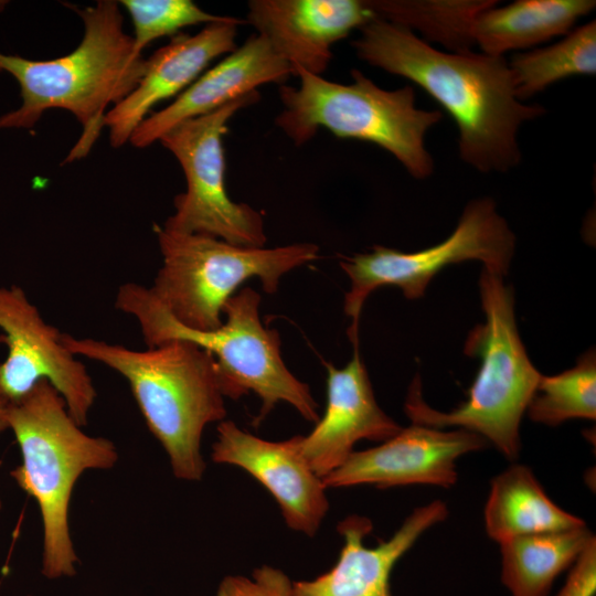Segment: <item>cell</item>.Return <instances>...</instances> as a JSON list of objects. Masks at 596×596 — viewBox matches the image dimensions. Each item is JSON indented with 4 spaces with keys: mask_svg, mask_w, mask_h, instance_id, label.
I'll return each mask as SVG.
<instances>
[{
    "mask_svg": "<svg viewBox=\"0 0 596 596\" xmlns=\"http://www.w3.org/2000/svg\"><path fill=\"white\" fill-rule=\"evenodd\" d=\"M119 3L130 14L134 47L140 54L155 40L177 35L183 28L238 19L209 13L191 0H123Z\"/></svg>",
    "mask_w": 596,
    "mask_h": 596,
    "instance_id": "25",
    "label": "cell"
},
{
    "mask_svg": "<svg viewBox=\"0 0 596 596\" xmlns=\"http://www.w3.org/2000/svg\"><path fill=\"white\" fill-rule=\"evenodd\" d=\"M8 429L7 403L0 400V435Z\"/></svg>",
    "mask_w": 596,
    "mask_h": 596,
    "instance_id": "28",
    "label": "cell"
},
{
    "mask_svg": "<svg viewBox=\"0 0 596 596\" xmlns=\"http://www.w3.org/2000/svg\"><path fill=\"white\" fill-rule=\"evenodd\" d=\"M327 406L298 447L310 469L323 478L339 468L362 440L385 441L402 428L377 404L359 347L342 369L326 363Z\"/></svg>",
    "mask_w": 596,
    "mask_h": 596,
    "instance_id": "16",
    "label": "cell"
},
{
    "mask_svg": "<svg viewBox=\"0 0 596 596\" xmlns=\"http://www.w3.org/2000/svg\"><path fill=\"white\" fill-rule=\"evenodd\" d=\"M515 96L523 102L572 76L596 74L595 20L573 29L556 43L513 55L508 61Z\"/></svg>",
    "mask_w": 596,
    "mask_h": 596,
    "instance_id": "22",
    "label": "cell"
},
{
    "mask_svg": "<svg viewBox=\"0 0 596 596\" xmlns=\"http://www.w3.org/2000/svg\"><path fill=\"white\" fill-rule=\"evenodd\" d=\"M447 517L444 501L421 505L389 540L373 547L364 544L372 521L358 514L347 517L337 526L343 538L337 563L313 579L292 582L291 596H393L391 575L396 563L427 530Z\"/></svg>",
    "mask_w": 596,
    "mask_h": 596,
    "instance_id": "14",
    "label": "cell"
},
{
    "mask_svg": "<svg viewBox=\"0 0 596 596\" xmlns=\"http://www.w3.org/2000/svg\"><path fill=\"white\" fill-rule=\"evenodd\" d=\"M258 92L235 99L206 115L185 120L159 141L179 161L187 190L174 198V213L163 228L201 234L245 247H265L262 213L228 196L225 187L223 136L241 109L258 102Z\"/></svg>",
    "mask_w": 596,
    "mask_h": 596,
    "instance_id": "10",
    "label": "cell"
},
{
    "mask_svg": "<svg viewBox=\"0 0 596 596\" xmlns=\"http://www.w3.org/2000/svg\"><path fill=\"white\" fill-rule=\"evenodd\" d=\"M1 508H2V501H1V498H0V510H1Z\"/></svg>",
    "mask_w": 596,
    "mask_h": 596,
    "instance_id": "29",
    "label": "cell"
},
{
    "mask_svg": "<svg viewBox=\"0 0 596 596\" xmlns=\"http://www.w3.org/2000/svg\"><path fill=\"white\" fill-rule=\"evenodd\" d=\"M487 446L488 441L472 432L412 423L376 447L353 451L339 468L323 477L322 482L326 488L360 485L450 488L458 479L457 459Z\"/></svg>",
    "mask_w": 596,
    "mask_h": 596,
    "instance_id": "12",
    "label": "cell"
},
{
    "mask_svg": "<svg viewBox=\"0 0 596 596\" xmlns=\"http://www.w3.org/2000/svg\"><path fill=\"white\" fill-rule=\"evenodd\" d=\"M216 429L212 460L247 471L275 498L291 530L313 536L328 512L329 502L322 479L299 451L298 435L270 441L225 419Z\"/></svg>",
    "mask_w": 596,
    "mask_h": 596,
    "instance_id": "13",
    "label": "cell"
},
{
    "mask_svg": "<svg viewBox=\"0 0 596 596\" xmlns=\"http://www.w3.org/2000/svg\"><path fill=\"white\" fill-rule=\"evenodd\" d=\"M244 23L245 20L237 19L206 24L193 35L177 34L146 58L137 86L105 116L111 146H124L157 104L178 97L213 60L233 52L237 47V26Z\"/></svg>",
    "mask_w": 596,
    "mask_h": 596,
    "instance_id": "17",
    "label": "cell"
},
{
    "mask_svg": "<svg viewBox=\"0 0 596 596\" xmlns=\"http://www.w3.org/2000/svg\"><path fill=\"white\" fill-rule=\"evenodd\" d=\"M0 341L8 355L0 363V400L7 404L25 396L46 380L63 397L81 427L88 421L97 392L84 363L62 342V333L47 323L18 286L0 287Z\"/></svg>",
    "mask_w": 596,
    "mask_h": 596,
    "instance_id": "11",
    "label": "cell"
},
{
    "mask_svg": "<svg viewBox=\"0 0 596 596\" xmlns=\"http://www.w3.org/2000/svg\"><path fill=\"white\" fill-rule=\"evenodd\" d=\"M479 291L485 322L469 331L464 352L480 358L481 365L467 401L450 412L432 408L423 398L421 379L415 376L404 411L414 424L472 432L507 459L515 460L521 451V419L542 374L519 336L512 287L504 284L502 275L483 268Z\"/></svg>",
    "mask_w": 596,
    "mask_h": 596,
    "instance_id": "5",
    "label": "cell"
},
{
    "mask_svg": "<svg viewBox=\"0 0 596 596\" xmlns=\"http://www.w3.org/2000/svg\"><path fill=\"white\" fill-rule=\"evenodd\" d=\"M376 18L419 31L454 53L470 52V26L476 14L493 0H371Z\"/></svg>",
    "mask_w": 596,
    "mask_h": 596,
    "instance_id": "23",
    "label": "cell"
},
{
    "mask_svg": "<svg viewBox=\"0 0 596 596\" xmlns=\"http://www.w3.org/2000/svg\"><path fill=\"white\" fill-rule=\"evenodd\" d=\"M292 75L299 78V86L280 85L283 110L275 123L296 146L306 143L324 128L338 138L381 147L415 179L432 175L434 160L426 149L425 137L443 114L416 107L412 86L384 89L355 68L351 70L349 84L329 81L300 67Z\"/></svg>",
    "mask_w": 596,
    "mask_h": 596,
    "instance_id": "7",
    "label": "cell"
},
{
    "mask_svg": "<svg viewBox=\"0 0 596 596\" xmlns=\"http://www.w3.org/2000/svg\"><path fill=\"white\" fill-rule=\"evenodd\" d=\"M483 514L488 536L499 544L515 536L586 525L546 494L531 468L519 464L492 479Z\"/></svg>",
    "mask_w": 596,
    "mask_h": 596,
    "instance_id": "20",
    "label": "cell"
},
{
    "mask_svg": "<svg viewBox=\"0 0 596 596\" xmlns=\"http://www.w3.org/2000/svg\"><path fill=\"white\" fill-rule=\"evenodd\" d=\"M292 582L280 568L262 565L251 576L227 575L215 596H291Z\"/></svg>",
    "mask_w": 596,
    "mask_h": 596,
    "instance_id": "26",
    "label": "cell"
},
{
    "mask_svg": "<svg viewBox=\"0 0 596 596\" xmlns=\"http://www.w3.org/2000/svg\"><path fill=\"white\" fill-rule=\"evenodd\" d=\"M119 2L97 1L73 8L84 23V36L70 54L52 60H29L0 52V72L20 86L22 104L0 117V129L32 128L45 110L72 113L83 134L67 161L86 156L105 126L106 109L129 95L140 81L146 58L136 52L124 31Z\"/></svg>",
    "mask_w": 596,
    "mask_h": 596,
    "instance_id": "2",
    "label": "cell"
},
{
    "mask_svg": "<svg viewBox=\"0 0 596 596\" xmlns=\"http://www.w3.org/2000/svg\"><path fill=\"white\" fill-rule=\"evenodd\" d=\"M596 593V538L585 547L571 567L565 584L556 596H595Z\"/></svg>",
    "mask_w": 596,
    "mask_h": 596,
    "instance_id": "27",
    "label": "cell"
},
{
    "mask_svg": "<svg viewBox=\"0 0 596 596\" xmlns=\"http://www.w3.org/2000/svg\"><path fill=\"white\" fill-rule=\"evenodd\" d=\"M155 231L162 266L149 289L177 322L198 331L222 326L225 302L246 280L256 277L274 294L285 274L319 257L313 243L245 247L162 226Z\"/></svg>",
    "mask_w": 596,
    "mask_h": 596,
    "instance_id": "8",
    "label": "cell"
},
{
    "mask_svg": "<svg viewBox=\"0 0 596 596\" xmlns=\"http://www.w3.org/2000/svg\"><path fill=\"white\" fill-rule=\"evenodd\" d=\"M515 248V236L497 210L494 200H471L455 231L428 248L404 253L374 245L370 252L343 256L340 267L350 279L343 310L351 318L348 337L359 347V321L363 305L375 289L393 285L407 299H418L433 277L451 264L479 260L483 268L507 275Z\"/></svg>",
    "mask_w": 596,
    "mask_h": 596,
    "instance_id": "9",
    "label": "cell"
},
{
    "mask_svg": "<svg viewBox=\"0 0 596 596\" xmlns=\"http://www.w3.org/2000/svg\"><path fill=\"white\" fill-rule=\"evenodd\" d=\"M290 75L291 66L263 36L253 34L216 65L202 73L171 104L147 116L129 141L137 148L149 147L179 124L257 92L262 85H283Z\"/></svg>",
    "mask_w": 596,
    "mask_h": 596,
    "instance_id": "18",
    "label": "cell"
},
{
    "mask_svg": "<svg viewBox=\"0 0 596 596\" xmlns=\"http://www.w3.org/2000/svg\"><path fill=\"white\" fill-rule=\"evenodd\" d=\"M358 57L424 89L454 119L460 159L481 173L520 164L518 131L546 113L518 99L508 60L434 49L413 31L375 18L352 41Z\"/></svg>",
    "mask_w": 596,
    "mask_h": 596,
    "instance_id": "1",
    "label": "cell"
},
{
    "mask_svg": "<svg viewBox=\"0 0 596 596\" xmlns=\"http://www.w3.org/2000/svg\"><path fill=\"white\" fill-rule=\"evenodd\" d=\"M531 421L557 426L568 419L596 418V356L588 350L560 374L541 375L526 412Z\"/></svg>",
    "mask_w": 596,
    "mask_h": 596,
    "instance_id": "24",
    "label": "cell"
},
{
    "mask_svg": "<svg viewBox=\"0 0 596 596\" xmlns=\"http://www.w3.org/2000/svg\"><path fill=\"white\" fill-rule=\"evenodd\" d=\"M594 538L584 525L500 543L502 585L510 596H549L556 578L571 570Z\"/></svg>",
    "mask_w": 596,
    "mask_h": 596,
    "instance_id": "21",
    "label": "cell"
},
{
    "mask_svg": "<svg viewBox=\"0 0 596 596\" xmlns=\"http://www.w3.org/2000/svg\"><path fill=\"white\" fill-rule=\"evenodd\" d=\"M74 355L97 361L128 382L147 427L168 454L173 475L198 481L206 468L204 428L226 417L213 354L182 339L147 350L62 333Z\"/></svg>",
    "mask_w": 596,
    "mask_h": 596,
    "instance_id": "3",
    "label": "cell"
},
{
    "mask_svg": "<svg viewBox=\"0 0 596 596\" xmlns=\"http://www.w3.org/2000/svg\"><path fill=\"white\" fill-rule=\"evenodd\" d=\"M246 23L263 36L294 72L320 75L332 45L376 18L364 0H251Z\"/></svg>",
    "mask_w": 596,
    "mask_h": 596,
    "instance_id": "15",
    "label": "cell"
},
{
    "mask_svg": "<svg viewBox=\"0 0 596 596\" xmlns=\"http://www.w3.org/2000/svg\"><path fill=\"white\" fill-rule=\"evenodd\" d=\"M7 422L21 454V464L10 476L36 501L41 513V572L50 579L73 576L78 562L68 524L73 488L86 470L113 468L117 449L111 440L84 433L46 380L7 404Z\"/></svg>",
    "mask_w": 596,
    "mask_h": 596,
    "instance_id": "4",
    "label": "cell"
},
{
    "mask_svg": "<svg viewBox=\"0 0 596 596\" xmlns=\"http://www.w3.org/2000/svg\"><path fill=\"white\" fill-rule=\"evenodd\" d=\"M260 295L251 287L235 292L224 305L225 321L213 331H198L177 322L149 287L127 283L118 288L115 307L134 317L148 348L173 339L191 341L211 352L216 361L224 397L238 400L254 392L262 401L255 425L278 402H286L308 422L317 423L319 405L308 384L298 380L281 356L280 336L259 318Z\"/></svg>",
    "mask_w": 596,
    "mask_h": 596,
    "instance_id": "6",
    "label": "cell"
},
{
    "mask_svg": "<svg viewBox=\"0 0 596 596\" xmlns=\"http://www.w3.org/2000/svg\"><path fill=\"white\" fill-rule=\"evenodd\" d=\"M498 3L480 10L470 26L473 45L494 56L566 35L596 7L594 0H518L497 7Z\"/></svg>",
    "mask_w": 596,
    "mask_h": 596,
    "instance_id": "19",
    "label": "cell"
}]
</instances>
